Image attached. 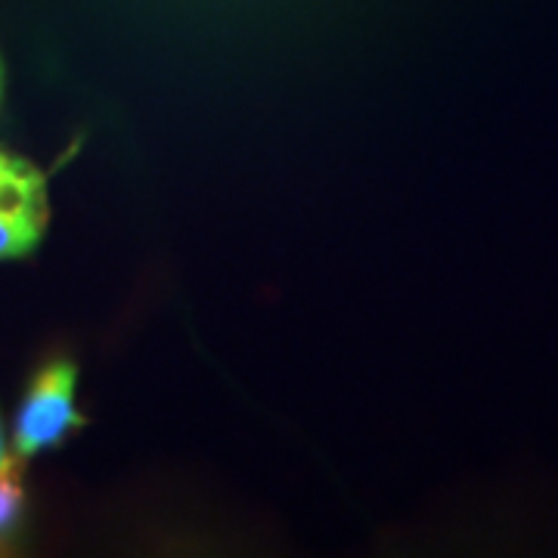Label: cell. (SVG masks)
<instances>
[{
	"instance_id": "obj_6",
	"label": "cell",
	"mask_w": 558,
	"mask_h": 558,
	"mask_svg": "<svg viewBox=\"0 0 558 558\" xmlns=\"http://www.w3.org/2000/svg\"><path fill=\"white\" fill-rule=\"evenodd\" d=\"M0 156H3V153H0Z\"/></svg>"
},
{
	"instance_id": "obj_3",
	"label": "cell",
	"mask_w": 558,
	"mask_h": 558,
	"mask_svg": "<svg viewBox=\"0 0 558 558\" xmlns=\"http://www.w3.org/2000/svg\"><path fill=\"white\" fill-rule=\"evenodd\" d=\"M22 506H25V497H22V484L10 469L0 472V543L10 537L16 531V524L22 519Z\"/></svg>"
},
{
	"instance_id": "obj_1",
	"label": "cell",
	"mask_w": 558,
	"mask_h": 558,
	"mask_svg": "<svg viewBox=\"0 0 558 558\" xmlns=\"http://www.w3.org/2000/svg\"><path fill=\"white\" fill-rule=\"evenodd\" d=\"M75 388H78V369L69 360H53L40 369L28 385L16 413V432H13L16 457H38L44 450L60 447L69 435L78 432L84 418L75 407Z\"/></svg>"
},
{
	"instance_id": "obj_2",
	"label": "cell",
	"mask_w": 558,
	"mask_h": 558,
	"mask_svg": "<svg viewBox=\"0 0 558 558\" xmlns=\"http://www.w3.org/2000/svg\"><path fill=\"white\" fill-rule=\"evenodd\" d=\"M47 223L44 180L25 161L0 156V260L22 258L38 245Z\"/></svg>"
},
{
	"instance_id": "obj_4",
	"label": "cell",
	"mask_w": 558,
	"mask_h": 558,
	"mask_svg": "<svg viewBox=\"0 0 558 558\" xmlns=\"http://www.w3.org/2000/svg\"><path fill=\"white\" fill-rule=\"evenodd\" d=\"M13 465V459H10V453H7V444H3V428H0V472L3 469H10Z\"/></svg>"
},
{
	"instance_id": "obj_5",
	"label": "cell",
	"mask_w": 558,
	"mask_h": 558,
	"mask_svg": "<svg viewBox=\"0 0 558 558\" xmlns=\"http://www.w3.org/2000/svg\"><path fill=\"white\" fill-rule=\"evenodd\" d=\"M0 94H3V69H0Z\"/></svg>"
}]
</instances>
